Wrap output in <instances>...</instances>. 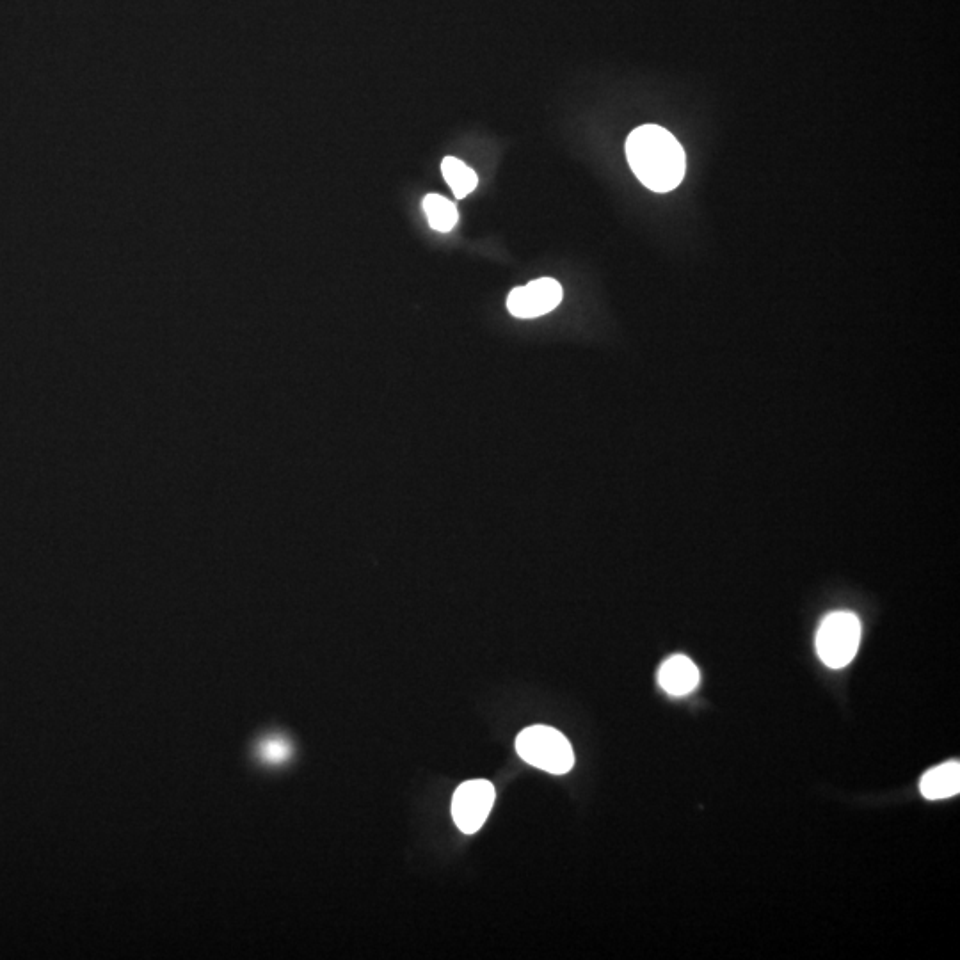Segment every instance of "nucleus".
I'll return each instance as SVG.
<instances>
[{
  "label": "nucleus",
  "instance_id": "obj_1",
  "mask_svg": "<svg viewBox=\"0 0 960 960\" xmlns=\"http://www.w3.org/2000/svg\"><path fill=\"white\" fill-rule=\"evenodd\" d=\"M626 159L649 191L671 192L683 182L687 157L678 139L658 125L635 128L626 139Z\"/></svg>",
  "mask_w": 960,
  "mask_h": 960
},
{
  "label": "nucleus",
  "instance_id": "obj_2",
  "mask_svg": "<svg viewBox=\"0 0 960 960\" xmlns=\"http://www.w3.org/2000/svg\"><path fill=\"white\" fill-rule=\"evenodd\" d=\"M516 751L523 761L555 776L568 774L575 765V752L568 738L550 726H530L516 738Z\"/></svg>",
  "mask_w": 960,
  "mask_h": 960
},
{
  "label": "nucleus",
  "instance_id": "obj_3",
  "mask_svg": "<svg viewBox=\"0 0 960 960\" xmlns=\"http://www.w3.org/2000/svg\"><path fill=\"white\" fill-rule=\"evenodd\" d=\"M861 642V623L852 612H832L816 633V651L831 669L847 667L857 655Z\"/></svg>",
  "mask_w": 960,
  "mask_h": 960
},
{
  "label": "nucleus",
  "instance_id": "obj_4",
  "mask_svg": "<svg viewBox=\"0 0 960 960\" xmlns=\"http://www.w3.org/2000/svg\"><path fill=\"white\" fill-rule=\"evenodd\" d=\"M495 786L486 779H472L457 788L452 797V818L459 831L475 834L486 824L495 804Z\"/></svg>",
  "mask_w": 960,
  "mask_h": 960
},
{
  "label": "nucleus",
  "instance_id": "obj_5",
  "mask_svg": "<svg viewBox=\"0 0 960 960\" xmlns=\"http://www.w3.org/2000/svg\"><path fill=\"white\" fill-rule=\"evenodd\" d=\"M560 301L562 287L559 281L539 278L525 287L514 288L507 297V308L518 319H536L555 310Z\"/></svg>",
  "mask_w": 960,
  "mask_h": 960
},
{
  "label": "nucleus",
  "instance_id": "obj_6",
  "mask_svg": "<svg viewBox=\"0 0 960 960\" xmlns=\"http://www.w3.org/2000/svg\"><path fill=\"white\" fill-rule=\"evenodd\" d=\"M699 669L685 655H674L665 660L658 671V683L667 694L681 697L696 690L699 685Z\"/></svg>",
  "mask_w": 960,
  "mask_h": 960
},
{
  "label": "nucleus",
  "instance_id": "obj_7",
  "mask_svg": "<svg viewBox=\"0 0 960 960\" xmlns=\"http://www.w3.org/2000/svg\"><path fill=\"white\" fill-rule=\"evenodd\" d=\"M920 792L925 799L941 800L960 792V763L948 761L939 767L930 768L921 777Z\"/></svg>",
  "mask_w": 960,
  "mask_h": 960
},
{
  "label": "nucleus",
  "instance_id": "obj_8",
  "mask_svg": "<svg viewBox=\"0 0 960 960\" xmlns=\"http://www.w3.org/2000/svg\"><path fill=\"white\" fill-rule=\"evenodd\" d=\"M441 173L454 192L457 200H463L479 184V176L456 157H445L441 162Z\"/></svg>",
  "mask_w": 960,
  "mask_h": 960
},
{
  "label": "nucleus",
  "instance_id": "obj_9",
  "mask_svg": "<svg viewBox=\"0 0 960 960\" xmlns=\"http://www.w3.org/2000/svg\"><path fill=\"white\" fill-rule=\"evenodd\" d=\"M422 207H424L425 216L429 219L432 230L448 233L456 228L459 214H457V207L452 201H448L440 194H427Z\"/></svg>",
  "mask_w": 960,
  "mask_h": 960
},
{
  "label": "nucleus",
  "instance_id": "obj_10",
  "mask_svg": "<svg viewBox=\"0 0 960 960\" xmlns=\"http://www.w3.org/2000/svg\"><path fill=\"white\" fill-rule=\"evenodd\" d=\"M262 754H264L265 760L278 763V761L287 758L288 745L285 744L283 740H269V742L262 747Z\"/></svg>",
  "mask_w": 960,
  "mask_h": 960
}]
</instances>
